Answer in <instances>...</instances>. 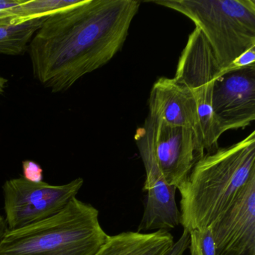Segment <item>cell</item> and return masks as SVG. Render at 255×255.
I'll list each match as a JSON object with an SVG mask.
<instances>
[{
    "label": "cell",
    "mask_w": 255,
    "mask_h": 255,
    "mask_svg": "<svg viewBox=\"0 0 255 255\" xmlns=\"http://www.w3.org/2000/svg\"><path fill=\"white\" fill-rule=\"evenodd\" d=\"M21 0H0V26L20 24L12 12Z\"/></svg>",
    "instance_id": "obj_16"
},
{
    "label": "cell",
    "mask_w": 255,
    "mask_h": 255,
    "mask_svg": "<svg viewBox=\"0 0 255 255\" xmlns=\"http://www.w3.org/2000/svg\"><path fill=\"white\" fill-rule=\"evenodd\" d=\"M174 243V237L165 230L150 233L127 231L110 236L94 255H162Z\"/></svg>",
    "instance_id": "obj_12"
},
{
    "label": "cell",
    "mask_w": 255,
    "mask_h": 255,
    "mask_svg": "<svg viewBox=\"0 0 255 255\" xmlns=\"http://www.w3.org/2000/svg\"><path fill=\"white\" fill-rule=\"evenodd\" d=\"M224 72L207 40L195 27L182 52L174 79L187 87L195 98L201 146L208 153L218 148V140L222 135L212 110V95L215 81Z\"/></svg>",
    "instance_id": "obj_5"
},
{
    "label": "cell",
    "mask_w": 255,
    "mask_h": 255,
    "mask_svg": "<svg viewBox=\"0 0 255 255\" xmlns=\"http://www.w3.org/2000/svg\"><path fill=\"white\" fill-rule=\"evenodd\" d=\"M77 2L78 0H21L12 11L19 23H22L47 17Z\"/></svg>",
    "instance_id": "obj_14"
},
{
    "label": "cell",
    "mask_w": 255,
    "mask_h": 255,
    "mask_svg": "<svg viewBox=\"0 0 255 255\" xmlns=\"http://www.w3.org/2000/svg\"><path fill=\"white\" fill-rule=\"evenodd\" d=\"M255 67V47H252L240 55L225 71Z\"/></svg>",
    "instance_id": "obj_18"
},
{
    "label": "cell",
    "mask_w": 255,
    "mask_h": 255,
    "mask_svg": "<svg viewBox=\"0 0 255 255\" xmlns=\"http://www.w3.org/2000/svg\"><path fill=\"white\" fill-rule=\"evenodd\" d=\"M135 140L145 168L143 190L147 192L144 213L137 232L175 228L180 222L175 198L177 188L168 184L159 169L153 151L151 127L147 119L137 130Z\"/></svg>",
    "instance_id": "obj_7"
},
{
    "label": "cell",
    "mask_w": 255,
    "mask_h": 255,
    "mask_svg": "<svg viewBox=\"0 0 255 255\" xmlns=\"http://www.w3.org/2000/svg\"><path fill=\"white\" fill-rule=\"evenodd\" d=\"M149 116L169 126L193 130L204 153L196 102L187 87L177 83L174 78L159 79L150 92Z\"/></svg>",
    "instance_id": "obj_11"
},
{
    "label": "cell",
    "mask_w": 255,
    "mask_h": 255,
    "mask_svg": "<svg viewBox=\"0 0 255 255\" xmlns=\"http://www.w3.org/2000/svg\"><path fill=\"white\" fill-rule=\"evenodd\" d=\"M83 183L80 177L59 186L28 181L23 176L7 180L2 186L7 229H19L57 214L77 198Z\"/></svg>",
    "instance_id": "obj_6"
},
{
    "label": "cell",
    "mask_w": 255,
    "mask_h": 255,
    "mask_svg": "<svg viewBox=\"0 0 255 255\" xmlns=\"http://www.w3.org/2000/svg\"><path fill=\"white\" fill-rule=\"evenodd\" d=\"M194 22L225 71L240 55L255 47V0H158Z\"/></svg>",
    "instance_id": "obj_4"
},
{
    "label": "cell",
    "mask_w": 255,
    "mask_h": 255,
    "mask_svg": "<svg viewBox=\"0 0 255 255\" xmlns=\"http://www.w3.org/2000/svg\"><path fill=\"white\" fill-rule=\"evenodd\" d=\"M211 227L216 255H255V177Z\"/></svg>",
    "instance_id": "obj_10"
},
{
    "label": "cell",
    "mask_w": 255,
    "mask_h": 255,
    "mask_svg": "<svg viewBox=\"0 0 255 255\" xmlns=\"http://www.w3.org/2000/svg\"><path fill=\"white\" fill-rule=\"evenodd\" d=\"M46 17L34 19L20 24L0 26V54L18 56L28 51L32 37Z\"/></svg>",
    "instance_id": "obj_13"
},
{
    "label": "cell",
    "mask_w": 255,
    "mask_h": 255,
    "mask_svg": "<svg viewBox=\"0 0 255 255\" xmlns=\"http://www.w3.org/2000/svg\"><path fill=\"white\" fill-rule=\"evenodd\" d=\"M42 168L39 164L32 160L23 162V177L28 181L39 183L43 181L44 174Z\"/></svg>",
    "instance_id": "obj_17"
},
{
    "label": "cell",
    "mask_w": 255,
    "mask_h": 255,
    "mask_svg": "<svg viewBox=\"0 0 255 255\" xmlns=\"http://www.w3.org/2000/svg\"><path fill=\"white\" fill-rule=\"evenodd\" d=\"M7 83H8V80L0 75V96L3 94Z\"/></svg>",
    "instance_id": "obj_21"
},
{
    "label": "cell",
    "mask_w": 255,
    "mask_h": 255,
    "mask_svg": "<svg viewBox=\"0 0 255 255\" xmlns=\"http://www.w3.org/2000/svg\"><path fill=\"white\" fill-rule=\"evenodd\" d=\"M189 232L183 230V232L178 240L173 243L172 246L162 255H184L186 251L189 249Z\"/></svg>",
    "instance_id": "obj_19"
},
{
    "label": "cell",
    "mask_w": 255,
    "mask_h": 255,
    "mask_svg": "<svg viewBox=\"0 0 255 255\" xmlns=\"http://www.w3.org/2000/svg\"><path fill=\"white\" fill-rule=\"evenodd\" d=\"M255 177V132L242 141L203 155L180 193V225L190 231L213 225Z\"/></svg>",
    "instance_id": "obj_2"
},
{
    "label": "cell",
    "mask_w": 255,
    "mask_h": 255,
    "mask_svg": "<svg viewBox=\"0 0 255 255\" xmlns=\"http://www.w3.org/2000/svg\"><path fill=\"white\" fill-rule=\"evenodd\" d=\"M212 110L221 134L255 120V67L222 73L215 81Z\"/></svg>",
    "instance_id": "obj_8"
},
{
    "label": "cell",
    "mask_w": 255,
    "mask_h": 255,
    "mask_svg": "<svg viewBox=\"0 0 255 255\" xmlns=\"http://www.w3.org/2000/svg\"><path fill=\"white\" fill-rule=\"evenodd\" d=\"M6 222H5V218L3 216H0V243L3 238L4 234L7 231Z\"/></svg>",
    "instance_id": "obj_20"
},
{
    "label": "cell",
    "mask_w": 255,
    "mask_h": 255,
    "mask_svg": "<svg viewBox=\"0 0 255 255\" xmlns=\"http://www.w3.org/2000/svg\"><path fill=\"white\" fill-rule=\"evenodd\" d=\"M110 237L100 223L99 211L74 198L48 219L7 230L0 255H94Z\"/></svg>",
    "instance_id": "obj_3"
},
{
    "label": "cell",
    "mask_w": 255,
    "mask_h": 255,
    "mask_svg": "<svg viewBox=\"0 0 255 255\" xmlns=\"http://www.w3.org/2000/svg\"><path fill=\"white\" fill-rule=\"evenodd\" d=\"M147 120L151 127L153 151L159 169L168 184L177 189L204 152L192 129L169 126L150 116Z\"/></svg>",
    "instance_id": "obj_9"
},
{
    "label": "cell",
    "mask_w": 255,
    "mask_h": 255,
    "mask_svg": "<svg viewBox=\"0 0 255 255\" xmlns=\"http://www.w3.org/2000/svg\"><path fill=\"white\" fill-rule=\"evenodd\" d=\"M189 249L191 255H216L211 225L189 232Z\"/></svg>",
    "instance_id": "obj_15"
},
{
    "label": "cell",
    "mask_w": 255,
    "mask_h": 255,
    "mask_svg": "<svg viewBox=\"0 0 255 255\" xmlns=\"http://www.w3.org/2000/svg\"><path fill=\"white\" fill-rule=\"evenodd\" d=\"M136 0H78L46 17L29 43L34 77L59 93L107 65L122 49Z\"/></svg>",
    "instance_id": "obj_1"
}]
</instances>
